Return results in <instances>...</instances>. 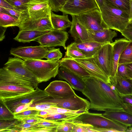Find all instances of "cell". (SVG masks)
Instances as JSON below:
<instances>
[{
  "instance_id": "1",
  "label": "cell",
  "mask_w": 132,
  "mask_h": 132,
  "mask_svg": "<svg viewBox=\"0 0 132 132\" xmlns=\"http://www.w3.org/2000/svg\"><path fill=\"white\" fill-rule=\"evenodd\" d=\"M82 79L86 87L82 93L90 101L89 109L105 111L124 110L121 97L111 89L109 83L93 77Z\"/></svg>"
},
{
  "instance_id": "2",
  "label": "cell",
  "mask_w": 132,
  "mask_h": 132,
  "mask_svg": "<svg viewBox=\"0 0 132 132\" xmlns=\"http://www.w3.org/2000/svg\"><path fill=\"white\" fill-rule=\"evenodd\" d=\"M99 10L105 29L120 32L129 23V11L117 7L106 1Z\"/></svg>"
},
{
  "instance_id": "3",
  "label": "cell",
  "mask_w": 132,
  "mask_h": 132,
  "mask_svg": "<svg viewBox=\"0 0 132 132\" xmlns=\"http://www.w3.org/2000/svg\"><path fill=\"white\" fill-rule=\"evenodd\" d=\"M27 67L34 75L38 84L47 81L57 75L59 60H23Z\"/></svg>"
},
{
  "instance_id": "4",
  "label": "cell",
  "mask_w": 132,
  "mask_h": 132,
  "mask_svg": "<svg viewBox=\"0 0 132 132\" xmlns=\"http://www.w3.org/2000/svg\"><path fill=\"white\" fill-rule=\"evenodd\" d=\"M75 120L80 122L90 125L94 127L114 129L119 132H126L128 128L117 122L104 117L102 114L88 111L81 114Z\"/></svg>"
},
{
  "instance_id": "5",
  "label": "cell",
  "mask_w": 132,
  "mask_h": 132,
  "mask_svg": "<svg viewBox=\"0 0 132 132\" xmlns=\"http://www.w3.org/2000/svg\"><path fill=\"white\" fill-rule=\"evenodd\" d=\"M52 103L55 104V107L73 111L84 110L88 111L90 107L89 102L76 94L70 97L60 99L49 96L34 103Z\"/></svg>"
},
{
  "instance_id": "6",
  "label": "cell",
  "mask_w": 132,
  "mask_h": 132,
  "mask_svg": "<svg viewBox=\"0 0 132 132\" xmlns=\"http://www.w3.org/2000/svg\"><path fill=\"white\" fill-rule=\"evenodd\" d=\"M49 96L44 90L37 87L32 92L11 98L0 100V102L12 112L19 105L29 103L33 104Z\"/></svg>"
},
{
  "instance_id": "7",
  "label": "cell",
  "mask_w": 132,
  "mask_h": 132,
  "mask_svg": "<svg viewBox=\"0 0 132 132\" xmlns=\"http://www.w3.org/2000/svg\"><path fill=\"white\" fill-rule=\"evenodd\" d=\"M96 9H99L95 0H67L60 11L63 15L77 16Z\"/></svg>"
},
{
  "instance_id": "8",
  "label": "cell",
  "mask_w": 132,
  "mask_h": 132,
  "mask_svg": "<svg viewBox=\"0 0 132 132\" xmlns=\"http://www.w3.org/2000/svg\"><path fill=\"white\" fill-rule=\"evenodd\" d=\"M93 57L98 66L110 78L113 68L112 43L103 44Z\"/></svg>"
},
{
  "instance_id": "9",
  "label": "cell",
  "mask_w": 132,
  "mask_h": 132,
  "mask_svg": "<svg viewBox=\"0 0 132 132\" xmlns=\"http://www.w3.org/2000/svg\"><path fill=\"white\" fill-rule=\"evenodd\" d=\"M3 68L15 75L31 82L38 86L36 78L21 59L15 56L9 57Z\"/></svg>"
},
{
  "instance_id": "10",
  "label": "cell",
  "mask_w": 132,
  "mask_h": 132,
  "mask_svg": "<svg viewBox=\"0 0 132 132\" xmlns=\"http://www.w3.org/2000/svg\"><path fill=\"white\" fill-rule=\"evenodd\" d=\"M69 34L62 30L53 29L38 38L37 41L40 45L45 47L53 48L62 46L66 50V41L68 39Z\"/></svg>"
},
{
  "instance_id": "11",
  "label": "cell",
  "mask_w": 132,
  "mask_h": 132,
  "mask_svg": "<svg viewBox=\"0 0 132 132\" xmlns=\"http://www.w3.org/2000/svg\"><path fill=\"white\" fill-rule=\"evenodd\" d=\"M48 49L40 45L38 46H20L12 48L10 54L23 60H40L44 58Z\"/></svg>"
},
{
  "instance_id": "12",
  "label": "cell",
  "mask_w": 132,
  "mask_h": 132,
  "mask_svg": "<svg viewBox=\"0 0 132 132\" xmlns=\"http://www.w3.org/2000/svg\"><path fill=\"white\" fill-rule=\"evenodd\" d=\"M80 22L89 32L99 31L105 29L100 10L96 9L76 16Z\"/></svg>"
},
{
  "instance_id": "13",
  "label": "cell",
  "mask_w": 132,
  "mask_h": 132,
  "mask_svg": "<svg viewBox=\"0 0 132 132\" xmlns=\"http://www.w3.org/2000/svg\"><path fill=\"white\" fill-rule=\"evenodd\" d=\"M28 18L38 19L51 16L49 0H30L26 4Z\"/></svg>"
},
{
  "instance_id": "14",
  "label": "cell",
  "mask_w": 132,
  "mask_h": 132,
  "mask_svg": "<svg viewBox=\"0 0 132 132\" xmlns=\"http://www.w3.org/2000/svg\"><path fill=\"white\" fill-rule=\"evenodd\" d=\"M72 88L66 82L55 80L51 82L44 90L54 98L63 99L76 95Z\"/></svg>"
},
{
  "instance_id": "15",
  "label": "cell",
  "mask_w": 132,
  "mask_h": 132,
  "mask_svg": "<svg viewBox=\"0 0 132 132\" xmlns=\"http://www.w3.org/2000/svg\"><path fill=\"white\" fill-rule=\"evenodd\" d=\"M18 27L20 30L46 31L54 29L52 23L51 16L38 19L27 18L22 21Z\"/></svg>"
},
{
  "instance_id": "16",
  "label": "cell",
  "mask_w": 132,
  "mask_h": 132,
  "mask_svg": "<svg viewBox=\"0 0 132 132\" xmlns=\"http://www.w3.org/2000/svg\"><path fill=\"white\" fill-rule=\"evenodd\" d=\"M73 59L77 62L92 77L107 83L111 82L110 78L98 66L93 57Z\"/></svg>"
},
{
  "instance_id": "17",
  "label": "cell",
  "mask_w": 132,
  "mask_h": 132,
  "mask_svg": "<svg viewBox=\"0 0 132 132\" xmlns=\"http://www.w3.org/2000/svg\"><path fill=\"white\" fill-rule=\"evenodd\" d=\"M12 85L33 88L38 87L33 82L17 76L3 67L0 69V85Z\"/></svg>"
},
{
  "instance_id": "18",
  "label": "cell",
  "mask_w": 132,
  "mask_h": 132,
  "mask_svg": "<svg viewBox=\"0 0 132 132\" xmlns=\"http://www.w3.org/2000/svg\"><path fill=\"white\" fill-rule=\"evenodd\" d=\"M60 67L57 74L59 78L67 81L72 88L82 92L86 87L82 79L66 68Z\"/></svg>"
},
{
  "instance_id": "19",
  "label": "cell",
  "mask_w": 132,
  "mask_h": 132,
  "mask_svg": "<svg viewBox=\"0 0 132 132\" xmlns=\"http://www.w3.org/2000/svg\"><path fill=\"white\" fill-rule=\"evenodd\" d=\"M33 88L12 85H0V100L11 98L34 91Z\"/></svg>"
},
{
  "instance_id": "20",
  "label": "cell",
  "mask_w": 132,
  "mask_h": 132,
  "mask_svg": "<svg viewBox=\"0 0 132 132\" xmlns=\"http://www.w3.org/2000/svg\"><path fill=\"white\" fill-rule=\"evenodd\" d=\"M72 24L69 32L75 42L81 43L90 41L88 30L80 22L76 16H72Z\"/></svg>"
},
{
  "instance_id": "21",
  "label": "cell",
  "mask_w": 132,
  "mask_h": 132,
  "mask_svg": "<svg viewBox=\"0 0 132 132\" xmlns=\"http://www.w3.org/2000/svg\"><path fill=\"white\" fill-rule=\"evenodd\" d=\"M104 44L90 40L81 43L74 42L67 47L79 50L85 55L86 58H88L93 57Z\"/></svg>"
},
{
  "instance_id": "22",
  "label": "cell",
  "mask_w": 132,
  "mask_h": 132,
  "mask_svg": "<svg viewBox=\"0 0 132 132\" xmlns=\"http://www.w3.org/2000/svg\"><path fill=\"white\" fill-rule=\"evenodd\" d=\"M66 68L82 79L92 77L76 61L70 58L64 57L59 60V67Z\"/></svg>"
},
{
  "instance_id": "23",
  "label": "cell",
  "mask_w": 132,
  "mask_h": 132,
  "mask_svg": "<svg viewBox=\"0 0 132 132\" xmlns=\"http://www.w3.org/2000/svg\"><path fill=\"white\" fill-rule=\"evenodd\" d=\"M102 114L128 127L132 126V115L124 110H108Z\"/></svg>"
},
{
  "instance_id": "24",
  "label": "cell",
  "mask_w": 132,
  "mask_h": 132,
  "mask_svg": "<svg viewBox=\"0 0 132 132\" xmlns=\"http://www.w3.org/2000/svg\"><path fill=\"white\" fill-rule=\"evenodd\" d=\"M110 79L120 96H132V79L124 78L117 75Z\"/></svg>"
},
{
  "instance_id": "25",
  "label": "cell",
  "mask_w": 132,
  "mask_h": 132,
  "mask_svg": "<svg viewBox=\"0 0 132 132\" xmlns=\"http://www.w3.org/2000/svg\"><path fill=\"white\" fill-rule=\"evenodd\" d=\"M130 42L125 38L116 39L112 43L113 49V68L112 75L110 77H113L117 74V68L119 58L122 53Z\"/></svg>"
},
{
  "instance_id": "26",
  "label": "cell",
  "mask_w": 132,
  "mask_h": 132,
  "mask_svg": "<svg viewBox=\"0 0 132 132\" xmlns=\"http://www.w3.org/2000/svg\"><path fill=\"white\" fill-rule=\"evenodd\" d=\"M88 32L90 40L103 44L113 43V38L117 36L115 30L112 31L109 29L96 32Z\"/></svg>"
},
{
  "instance_id": "27",
  "label": "cell",
  "mask_w": 132,
  "mask_h": 132,
  "mask_svg": "<svg viewBox=\"0 0 132 132\" xmlns=\"http://www.w3.org/2000/svg\"><path fill=\"white\" fill-rule=\"evenodd\" d=\"M51 30H20L14 39L18 42L25 43L34 41Z\"/></svg>"
},
{
  "instance_id": "28",
  "label": "cell",
  "mask_w": 132,
  "mask_h": 132,
  "mask_svg": "<svg viewBox=\"0 0 132 132\" xmlns=\"http://www.w3.org/2000/svg\"><path fill=\"white\" fill-rule=\"evenodd\" d=\"M51 19L54 29L64 30L70 28L72 22L69 19L68 14L60 15L52 12Z\"/></svg>"
},
{
  "instance_id": "29",
  "label": "cell",
  "mask_w": 132,
  "mask_h": 132,
  "mask_svg": "<svg viewBox=\"0 0 132 132\" xmlns=\"http://www.w3.org/2000/svg\"><path fill=\"white\" fill-rule=\"evenodd\" d=\"M22 20L7 14L0 12V26L8 27L17 26L20 24Z\"/></svg>"
},
{
  "instance_id": "30",
  "label": "cell",
  "mask_w": 132,
  "mask_h": 132,
  "mask_svg": "<svg viewBox=\"0 0 132 132\" xmlns=\"http://www.w3.org/2000/svg\"><path fill=\"white\" fill-rule=\"evenodd\" d=\"M131 63H132V41H130L121 54L118 65Z\"/></svg>"
},
{
  "instance_id": "31",
  "label": "cell",
  "mask_w": 132,
  "mask_h": 132,
  "mask_svg": "<svg viewBox=\"0 0 132 132\" xmlns=\"http://www.w3.org/2000/svg\"><path fill=\"white\" fill-rule=\"evenodd\" d=\"M5 0L10 4L14 9L28 14L26 5L30 0Z\"/></svg>"
},
{
  "instance_id": "32",
  "label": "cell",
  "mask_w": 132,
  "mask_h": 132,
  "mask_svg": "<svg viewBox=\"0 0 132 132\" xmlns=\"http://www.w3.org/2000/svg\"><path fill=\"white\" fill-rule=\"evenodd\" d=\"M73 126L72 132H95L91 125L79 122L75 120L72 121Z\"/></svg>"
},
{
  "instance_id": "33",
  "label": "cell",
  "mask_w": 132,
  "mask_h": 132,
  "mask_svg": "<svg viewBox=\"0 0 132 132\" xmlns=\"http://www.w3.org/2000/svg\"><path fill=\"white\" fill-rule=\"evenodd\" d=\"M0 12L5 13L22 20L28 18L27 13L14 9H7L0 6Z\"/></svg>"
},
{
  "instance_id": "34",
  "label": "cell",
  "mask_w": 132,
  "mask_h": 132,
  "mask_svg": "<svg viewBox=\"0 0 132 132\" xmlns=\"http://www.w3.org/2000/svg\"><path fill=\"white\" fill-rule=\"evenodd\" d=\"M66 50L64 57L73 59H82L86 58L85 55L77 49L67 46Z\"/></svg>"
},
{
  "instance_id": "35",
  "label": "cell",
  "mask_w": 132,
  "mask_h": 132,
  "mask_svg": "<svg viewBox=\"0 0 132 132\" xmlns=\"http://www.w3.org/2000/svg\"><path fill=\"white\" fill-rule=\"evenodd\" d=\"M48 51L44 58L49 60H59L62 56V54L59 48H50Z\"/></svg>"
},
{
  "instance_id": "36",
  "label": "cell",
  "mask_w": 132,
  "mask_h": 132,
  "mask_svg": "<svg viewBox=\"0 0 132 132\" xmlns=\"http://www.w3.org/2000/svg\"><path fill=\"white\" fill-rule=\"evenodd\" d=\"M14 119V114L4 104L0 102V120H10Z\"/></svg>"
},
{
  "instance_id": "37",
  "label": "cell",
  "mask_w": 132,
  "mask_h": 132,
  "mask_svg": "<svg viewBox=\"0 0 132 132\" xmlns=\"http://www.w3.org/2000/svg\"><path fill=\"white\" fill-rule=\"evenodd\" d=\"M106 2L117 7L129 11V0H105Z\"/></svg>"
},
{
  "instance_id": "38",
  "label": "cell",
  "mask_w": 132,
  "mask_h": 132,
  "mask_svg": "<svg viewBox=\"0 0 132 132\" xmlns=\"http://www.w3.org/2000/svg\"><path fill=\"white\" fill-rule=\"evenodd\" d=\"M0 131L8 129L15 127L21 120L15 119L12 120H0Z\"/></svg>"
},
{
  "instance_id": "39",
  "label": "cell",
  "mask_w": 132,
  "mask_h": 132,
  "mask_svg": "<svg viewBox=\"0 0 132 132\" xmlns=\"http://www.w3.org/2000/svg\"><path fill=\"white\" fill-rule=\"evenodd\" d=\"M38 111L33 109L26 110L14 114V118L21 120L31 116H36Z\"/></svg>"
},
{
  "instance_id": "40",
  "label": "cell",
  "mask_w": 132,
  "mask_h": 132,
  "mask_svg": "<svg viewBox=\"0 0 132 132\" xmlns=\"http://www.w3.org/2000/svg\"><path fill=\"white\" fill-rule=\"evenodd\" d=\"M53 106L55 107V104L52 103H43L33 104L29 107L28 109H33L38 111H44L48 110Z\"/></svg>"
},
{
  "instance_id": "41",
  "label": "cell",
  "mask_w": 132,
  "mask_h": 132,
  "mask_svg": "<svg viewBox=\"0 0 132 132\" xmlns=\"http://www.w3.org/2000/svg\"><path fill=\"white\" fill-rule=\"evenodd\" d=\"M73 120L65 121L59 125L57 127V132H72L73 126Z\"/></svg>"
},
{
  "instance_id": "42",
  "label": "cell",
  "mask_w": 132,
  "mask_h": 132,
  "mask_svg": "<svg viewBox=\"0 0 132 132\" xmlns=\"http://www.w3.org/2000/svg\"><path fill=\"white\" fill-rule=\"evenodd\" d=\"M15 127L20 130V132H29V130L38 127L36 124L29 123L21 120Z\"/></svg>"
},
{
  "instance_id": "43",
  "label": "cell",
  "mask_w": 132,
  "mask_h": 132,
  "mask_svg": "<svg viewBox=\"0 0 132 132\" xmlns=\"http://www.w3.org/2000/svg\"><path fill=\"white\" fill-rule=\"evenodd\" d=\"M67 0H49L52 11L57 12L60 9Z\"/></svg>"
},
{
  "instance_id": "44",
  "label": "cell",
  "mask_w": 132,
  "mask_h": 132,
  "mask_svg": "<svg viewBox=\"0 0 132 132\" xmlns=\"http://www.w3.org/2000/svg\"><path fill=\"white\" fill-rule=\"evenodd\" d=\"M61 124V123L45 119H41L40 121L36 124L38 127H39L57 128V126Z\"/></svg>"
},
{
  "instance_id": "45",
  "label": "cell",
  "mask_w": 132,
  "mask_h": 132,
  "mask_svg": "<svg viewBox=\"0 0 132 132\" xmlns=\"http://www.w3.org/2000/svg\"><path fill=\"white\" fill-rule=\"evenodd\" d=\"M125 79H129L128 76L125 64H122L118 65L116 75Z\"/></svg>"
},
{
  "instance_id": "46",
  "label": "cell",
  "mask_w": 132,
  "mask_h": 132,
  "mask_svg": "<svg viewBox=\"0 0 132 132\" xmlns=\"http://www.w3.org/2000/svg\"><path fill=\"white\" fill-rule=\"evenodd\" d=\"M57 132V128H49L38 127L30 130L29 132Z\"/></svg>"
},
{
  "instance_id": "47",
  "label": "cell",
  "mask_w": 132,
  "mask_h": 132,
  "mask_svg": "<svg viewBox=\"0 0 132 132\" xmlns=\"http://www.w3.org/2000/svg\"><path fill=\"white\" fill-rule=\"evenodd\" d=\"M32 104V103H29L19 105L16 107L12 112L14 114L21 111L28 110L29 107Z\"/></svg>"
},
{
  "instance_id": "48",
  "label": "cell",
  "mask_w": 132,
  "mask_h": 132,
  "mask_svg": "<svg viewBox=\"0 0 132 132\" xmlns=\"http://www.w3.org/2000/svg\"><path fill=\"white\" fill-rule=\"evenodd\" d=\"M41 119L37 117L36 116H32L25 118L21 120L23 122L29 123L36 124L40 121Z\"/></svg>"
},
{
  "instance_id": "49",
  "label": "cell",
  "mask_w": 132,
  "mask_h": 132,
  "mask_svg": "<svg viewBox=\"0 0 132 132\" xmlns=\"http://www.w3.org/2000/svg\"><path fill=\"white\" fill-rule=\"evenodd\" d=\"M120 32L127 39L132 41V29L125 28Z\"/></svg>"
},
{
  "instance_id": "50",
  "label": "cell",
  "mask_w": 132,
  "mask_h": 132,
  "mask_svg": "<svg viewBox=\"0 0 132 132\" xmlns=\"http://www.w3.org/2000/svg\"><path fill=\"white\" fill-rule=\"evenodd\" d=\"M93 129L95 132H119L117 130L112 128H97L93 127Z\"/></svg>"
},
{
  "instance_id": "51",
  "label": "cell",
  "mask_w": 132,
  "mask_h": 132,
  "mask_svg": "<svg viewBox=\"0 0 132 132\" xmlns=\"http://www.w3.org/2000/svg\"><path fill=\"white\" fill-rule=\"evenodd\" d=\"M123 102L132 105V96L130 95H120Z\"/></svg>"
},
{
  "instance_id": "52",
  "label": "cell",
  "mask_w": 132,
  "mask_h": 132,
  "mask_svg": "<svg viewBox=\"0 0 132 132\" xmlns=\"http://www.w3.org/2000/svg\"><path fill=\"white\" fill-rule=\"evenodd\" d=\"M122 106L124 111L132 115V105L123 103Z\"/></svg>"
},
{
  "instance_id": "53",
  "label": "cell",
  "mask_w": 132,
  "mask_h": 132,
  "mask_svg": "<svg viewBox=\"0 0 132 132\" xmlns=\"http://www.w3.org/2000/svg\"><path fill=\"white\" fill-rule=\"evenodd\" d=\"M128 76L129 79H132V63L125 64Z\"/></svg>"
},
{
  "instance_id": "54",
  "label": "cell",
  "mask_w": 132,
  "mask_h": 132,
  "mask_svg": "<svg viewBox=\"0 0 132 132\" xmlns=\"http://www.w3.org/2000/svg\"><path fill=\"white\" fill-rule=\"evenodd\" d=\"M48 114V113L46 110L38 111L36 116L40 119H45Z\"/></svg>"
},
{
  "instance_id": "55",
  "label": "cell",
  "mask_w": 132,
  "mask_h": 132,
  "mask_svg": "<svg viewBox=\"0 0 132 132\" xmlns=\"http://www.w3.org/2000/svg\"><path fill=\"white\" fill-rule=\"evenodd\" d=\"M0 1V6L7 9H14L13 7L5 0Z\"/></svg>"
},
{
  "instance_id": "56",
  "label": "cell",
  "mask_w": 132,
  "mask_h": 132,
  "mask_svg": "<svg viewBox=\"0 0 132 132\" xmlns=\"http://www.w3.org/2000/svg\"><path fill=\"white\" fill-rule=\"evenodd\" d=\"M0 41H2L5 38V33L7 28L0 26Z\"/></svg>"
},
{
  "instance_id": "57",
  "label": "cell",
  "mask_w": 132,
  "mask_h": 132,
  "mask_svg": "<svg viewBox=\"0 0 132 132\" xmlns=\"http://www.w3.org/2000/svg\"><path fill=\"white\" fill-rule=\"evenodd\" d=\"M129 23L132 22V0H129Z\"/></svg>"
},
{
  "instance_id": "58",
  "label": "cell",
  "mask_w": 132,
  "mask_h": 132,
  "mask_svg": "<svg viewBox=\"0 0 132 132\" xmlns=\"http://www.w3.org/2000/svg\"><path fill=\"white\" fill-rule=\"evenodd\" d=\"M100 9L105 2V0H95Z\"/></svg>"
},
{
  "instance_id": "59",
  "label": "cell",
  "mask_w": 132,
  "mask_h": 132,
  "mask_svg": "<svg viewBox=\"0 0 132 132\" xmlns=\"http://www.w3.org/2000/svg\"><path fill=\"white\" fill-rule=\"evenodd\" d=\"M126 28L132 29V22L129 23Z\"/></svg>"
},
{
  "instance_id": "60",
  "label": "cell",
  "mask_w": 132,
  "mask_h": 132,
  "mask_svg": "<svg viewBox=\"0 0 132 132\" xmlns=\"http://www.w3.org/2000/svg\"><path fill=\"white\" fill-rule=\"evenodd\" d=\"M126 132H132V126L128 127V128L127 129Z\"/></svg>"
}]
</instances>
